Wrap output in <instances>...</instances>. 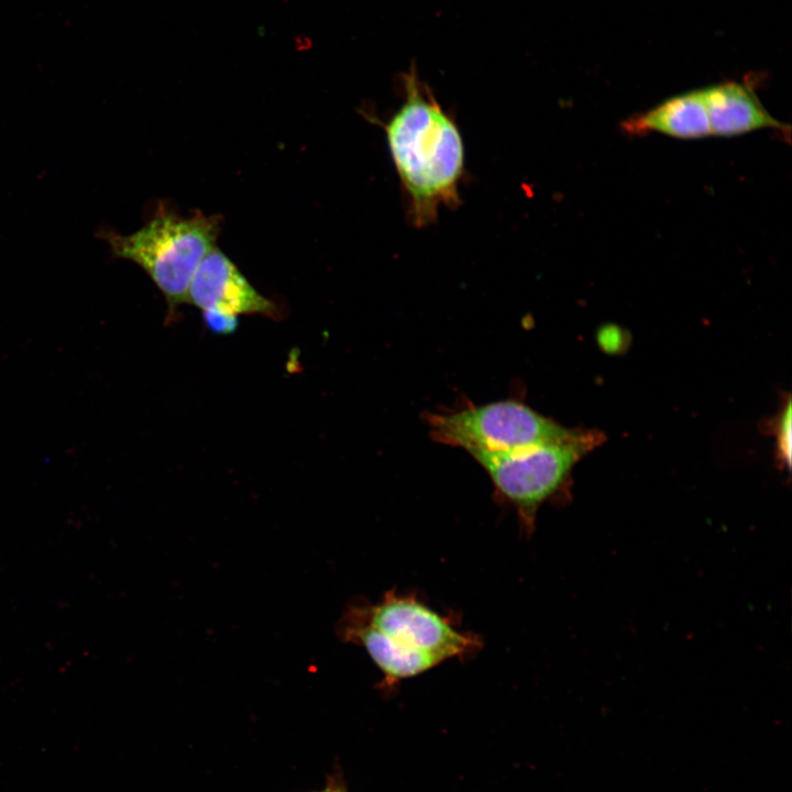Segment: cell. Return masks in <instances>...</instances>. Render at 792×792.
<instances>
[{"label":"cell","instance_id":"obj_1","mask_svg":"<svg viewBox=\"0 0 792 792\" xmlns=\"http://www.w3.org/2000/svg\"><path fill=\"white\" fill-rule=\"evenodd\" d=\"M405 100L384 125L388 150L416 227L457 206L464 173V145L453 119L422 88L416 72L405 76Z\"/></svg>","mask_w":792,"mask_h":792},{"label":"cell","instance_id":"obj_2","mask_svg":"<svg viewBox=\"0 0 792 792\" xmlns=\"http://www.w3.org/2000/svg\"><path fill=\"white\" fill-rule=\"evenodd\" d=\"M342 634L367 652L382 672L384 688L446 661L464 660L482 648L477 635L459 629L416 595L395 591L350 608Z\"/></svg>","mask_w":792,"mask_h":792},{"label":"cell","instance_id":"obj_3","mask_svg":"<svg viewBox=\"0 0 792 792\" xmlns=\"http://www.w3.org/2000/svg\"><path fill=\"white\" fill-rule=\"evenodd\" d=\"M220 224L219 216L195 211L184 217L160 205L138 231L120 234L102 230L99 237L116 256L132 261L148 275L172 314L187 302L191 278L202 258L216 248Z\"/></svg>","mask_w":792,"mask_h":792},{"label":"cell","instance_id":"obj_4","mask_svg":"<svg viewBox=\"0 0 792 792\" xmlns=\"http://www.w3.org/2000/svg\"><path fill=\"white\" fill-rule=\"evenodd\" d=\"M602 441L598 432L573 431L561 440L473 459L490 477L495 496L516 512L529 535L540 507L563 492L573 466Z\"/></svg>","mask_w":792,"mask_h":792},{"label":"cell","instance_id":"obj_5","mask_svg":"<svg viewBox=\"0 0 792 792\" xmlns=\"http://www.w3.org/2000/svg\"><path fill=\"white\" fill-rule=\"evenodd\" d=\"M425 421L435 441L462 449L472 458L561 440L574 431L510 398L429 413Z\"/></svg>","mask_w":792,"mask_h":792},{"label":"cell","instance_id":"obj_6","mask_svg":"<svg viewBox=\"0 0 792 792\" xmlns=\"http://www.w3.org/2000/svg\"><path fill=\"white\" fill-rule=\"evenodd\" d=\"M187 302L201 310L217 309L237 316H273L276 310L275 304L261 295L217 246L197 267L188 288Z\"/></svg>","mask_w":792,"mask_h":792},{"label":"cell","instance_id":"obj_7","mask_svg":"<svg viewBox=\"0 0 792 792\" xmlns=\"http://www.w3.org/2000/svg\"><path fill=\"white\" fill-rule=\"evenodd\" d=\"M702 91L712 135L735 136L765 128L784 132L785 125L774 119L746 86L725 82Z\"/></svg>","mask_w":792,"mask_h":792},{"label":"cell","instance_id":"obj_8","mask_svg":"<svg viewBox=\"0 0 792 792\" xmlns=\"http://www.w3.org/2000/svg\"><path fill=\"white\" fill-rule=\"evenodd\" d=\"M625 132H659L678 139L712 135L702 89L672 97L657 107L629 117L622 123Z\"/></svg>","mask_w":792,"mask_h":792},{"label":"cell","instance_id":"obj_9","mask_svg":"<svg viewBox=\"0 0 792 792\" xmlns=\"http://www.w3.org/2000/svg\"><path fill=\"white\" fill-rule=\"evenodd\" d=\"M778 455L785 466L791 462V403L788 400L776 427Z\"/></svg>","mask_w":792,"mask_h":792},{"label":"cell","instance_id":"obj_10","mask_svg":"<svg viewBox=\"0 0 792 792\" xmlns=\"http://www.w3.org/2000/svg\"><path fill=\"white\" fill-rule=\"evenodd\" d=\"M202 320L215 334H232L239 327V316L217 309L202 310Z\"/></svg>","mask_w":792,"mask_h":792},{"label":"cell","instance_id":"obj_11","mask_svg":"<svg viewBox=\"0 0 792 792\" xmlns=\"http://www.w3.org/2000/svg\"><path fill=\"white\" fill-rule=\"evenodd\" d=\"M319 792H345L344 788L338 783V782H331L324 788L323 790Z\"/></svg>","mask_w":792,"mask_h":792}]
</instances>
